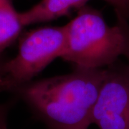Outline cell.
<instances>
[{"label":"cell","mask_w":129,"mask_h":129,"mask_svg":"<svg viewBox=\"0 0 129 129\" xmlns=\"http://www.w3.org/2000/svg\"><path fill=\"white\" fill-rule=\"evenodd\" d=\"M90 0H41L32 8L20 14L22 24L27 26L47 22L69 13L72 9L81 8Z\"/></svg>","instance_id":"5"},{"label":"cell","mask_w":129,"mask_h":129,"mask_svg":"<svg viewBox=\"0 0 129 129\" xmlns=\"http://www.w3.org/2000/svg\"><path fill=\"white\" fill-rule=\"evenodd\" d=\"M112 5L116 15L123 17L129 21V0H104Z\"/></svg>","instance_id":"8"},{"label":"cell","mask_w":129,"mask_h":129,"mask_svg":"<svg viewBox=\"0 0 129 129\" xmlns=\"http://www.w3.org/2000/svg\"><path fill=\"white\" fill-rule=\"evenodd\" d=\"M17 86L10 79L5 70V62L0 61V91L15 92Z\"/></svg>","instance_id":"7"},{"label":"cell","mask_w":129,"mask_h":129,"mask_svg":"<svg viewBox=\"0 0 129 129\" xmlns=\"http://www.w3.org/2000/svg\"><path fill=\"white\" fill-rule=\"evenodd\" d=\"M106 71L75 67L70 73L23 84L15 92L48 129H88Z\"/></svg>","instance_id":"1"},{"label":"cell","mask_w":129,"mask_h":129,"mask_svg":"<svg viewBox=\"0 0 129 129\" xmlns=\"http://www.w3.org/2000/svg\"><path fill=\"white\" fill-rule=\"evenodd\" d=\"M114 64L107 68L92 110L91 124L99 129H129V64Z\"/></svg>","instance_id":"4"},{"label":"cell","mask_w":129,"mask_h":129,"mask_svg":"<svg viewBox=\"0 0 129 129\" xmlns=\"http://www.w3.org/2000/svg\"><path fill=\"white\" fill-rule=\"evenodd\" d=\"M65 27V47L62 59L75 67L99 69L114 64L123 56L125 34L120 22L110 26L102 14L86 7Z\"/></svg>","instance_id":"2"},{"label":"cell","mask_w":129,"mask_h":129,"mask_svg":"<svg viewBox=\"0 0 129 129\" xmlns=\"http://www.w3.org/2000/svg\"><path fill=\"white\" fill-rule=\"evenodd\" d=\"M118 22L122 25L125 34V47L123 56L126 57L129 64V21L123 17L117 16Z\"/></svg>","instance_id":"9"},{"label":"cell","mask_w":129,"mask_h":129,"mask_svg":"<svg viewBox=\"0 0 129 129\" xmlns=\"http://www.w3.org/2000/svg\"><path fill=\"white\" fill-rule=\"evenodd\" d=\"M8 107L5 105H0V129H7V115Z\"/></svg>","instance_id":"10"},{"label":"cell","mask_w":129,"mask_h":129,"mask_svg":"<svg viewBox=\"0 0 129 129\" xmlns=\"http://www.w3.org/2000/svg\"><path fill=\"white\" fill-rule=\"evenodd\" d=\"M23 27L12 0H0V54L17 40Z\"/></svg>","instance_id":"6"},{"label":"cell","mask_w":129,"mask_h":129,"mask_svg":"<svg viewBox=\"0 0 129 129\" xmlns=\"http://www.w3.org/2000/svg\"><path fill=\"white\" fill-rule=\"evenodd\" d=\"M65 41L64 25L40 27L26 33L20 40L17 55L5 62L7 73L17 89L32 81L56 58H61Z\"/></svg>","instance_id":"3"}]
</instances>
